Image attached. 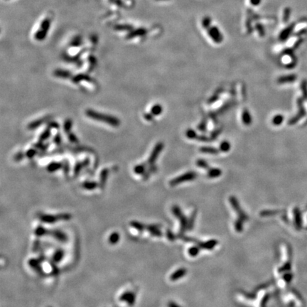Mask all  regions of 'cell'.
<instances>
[{"mask_svg":"<svg viewBox=\"0 0 307 307\" xmlns=\"http://www.w3.org/2000/svg\"><path fill=\"white\" fill-rule=\"evenodd\" d=\"M242 119H243V123L245 124L246 125H249L252 122L251 115H250V112L246 109L243 110V115H242Z\"/></svg>","mask_w":307,"mask_h":307,"instance_id":"8fae6325","label":"cell"},{"mask_svg":"<svg viewBox=\"0 0 307 307\" xmlns=\"http://www.w3.org/2000/svg\"><path fill=\"white\" fill-rule=\"evenodd\" d=\"M282 119H283V117L281 116V115H277V116L276 117H274V119H273V120H272V122L274 123V125H279L281 122H282Z\"/></svg>","mask_w":307,"mask_h":307,"instance_id":"cb8c5ba5","label":"cell"},{"mask_svg":"<svg viewBox=\"0 0 307 307\" xmlns=\"http://www.w3.org/2000/svg\"><path fill=\"white\" fill-rule=\"evenodd\" d=\"M162 111V108H161V105H155L154 107H153L152 110H151V112L153 113L154 115H159Z\"/></svg>","mask_w":307,"mask_h":307,"instance_id":"7402d4cb","label":"cell"},{"mask_svg":"<svg viewBox=\"0 0 307 307\" xmlns=\"http://www.w3.org/2000/svg\"><path fill=\"white\" fill-rule=\"evenodd\" d=\"M196 164L198 167L203 168V169H208V168H209V164H208L206 161L203 160V159H198V160L196 161Z\"/></svg>","mask_w":307,"mask_h":307,"instance_id":"44dd1931","label":"cell"},{"mask_svg":"<svg viewBox=\"0 0 307 307\" xmlns=\"http://www.w3.org/2000/svg\"><path fill=\"white\" fill-rule=\"evenodd\" d=\"M196 177V174L195 172L190 171L188 172V173H186L184 174H183L182 176H180L179 177L174 178L170 182V184L172 185V186H174V185L181 184V183L186 181H191L194 179V178Z\"/></svg>","mask_w":307,"mask_h":307,"instance_id":"7a4b0ae2","label":"cell"},{"mask_svg":"<svg viewBox=\"0 0 307 307\" xmlns=\"http://www.w3.org/2000/svg\"><path fill=\"white\" fill-rule=\"evenodd\" d=\"M48 307H52V306H48Z\"/></svg>","mask_w":307,"mask_h":307,"instance_id":"484cf974","label":"cell"},{"mask_svg":"<svg viewBox=\"0 0 307 307\" xmlns=\"http://www.w3.org/2000/svg\"><path fill=\"white\" fill-rule=\"evenodd\" d=\"M39 219L42 222L46 224H53L58 221L56 215H50V214L45 213H40L39 215Z\"/></svg>","mask_w":307,"mask_h":307,"instance_id":"5b68a950","label":"cell"},{"mask_svg":"<svg viewBox=\"0 0 307 307\" xmlns=\"http://www.w3.org/2000/svg\"><path fill=\"white\" fill-rule=\"evenodd\" d=\"M50 235L53 237L56 240L60 243H66L68 241V237L66 233L60 230H50Z\"/></svg>","mask_w":307,"mask_h":307,"instance_id":"277c9868","label":"cell"},{"mask_svg":"<svg viewBox=\"0 0 307 307\" xmlns=\"http://www.w3.org/2000/svg\"><path fill=\"white\" fill-rule=\"evenodd\" d=\"M186 136H187V137H188L190 139H196V137H197L196 133H195V132L192 129L187 130Z\"/></svg>","mask_w":307,"mask_h":307,"instance_id":"603a6c76","label":"cell"},{"mask_svg":"<svg viewBox=\"0 0 307 307\" xmlns=\"http://www.w3.org/2000/svg\"><path fill=\"white\" fill-rule=\"evenodd\" d=\"M220 150L224 151V152H226V151H228L230 149V144L228 142H222L221 144H220Z\"/></svg>","mask_w":307,"mask_h":307,"instance_id":"e0dca14e","label":"cell"},{"mask_svg":"<svg viewBox=\"0 0 307 307\" xmlns=\"http://www.w3.org/2000/svg\"><path fill=\"white\" fill-rule=\"evenodd\" d=\"M50 266H52V271H51L52 274H53V275H55V276H57V275L59 274V273H60L59 269L56 267L55 262H53V261H52V262H50Z\"/></svg>","mask_w":307,"mask_h":307,"instance_id":"ffe728a7","label":"cell"},{"mask_svg":"<svg viewBox=\"0 0 307 307\" xmlns=\"http://www.w3.org/2000/svg\"><path fill=\"white\" fill-rule=\"evenodd\" d=\"M129 294H130V291H124L123 293L120 296H119V300L120 301V302H127L128 297H129Z\"/></svg>","mask_w":307,"mask_h":307,"instance_id":"d6986e66","label":"cell"},{"mask_svg":"<svg viewBox=\"0 0 307 307\" xmlns=\"http://www.w3.org/2000/svg\"><path fill=\"white\" fill-rule=\"evenodd\" d=\"M41 250V241L39 239H36L33 242V252H37L38 251Z\"/></svg>","mask_w":307,"mask_h":307,"instance_id":"ac0fdd59","label":"cell"},{"mask_svg":"<svg viewBox=\"0 0 307 307\" xmlns=\"http://www.w3.org/2000/svg\"><path fill=\"white\" fill-rule=\"evenodd\" d=\"M294 78L292 76H287V77H282L279 79V83H286V82H289L293 81Z\"/></svg>","mask_w":307,"mask_h":307,"instance_id":"d4e9b609","label":"cell"},{"mask_svg":"<svg viewBox=\"0 0 307 307\" xmlns=\"http://www.w3.org/2000/svg\"><path fill=\"white\" fill-rule=\"evenodd\" d=\"M87 115L88 117H91V118L97 119V120L102 121L104 122L110 124L112 126H116L119 125V121L117 119H115V117L108 116V115H101L100 113L96 112L93 110H88Z\"/></svg>","mask_w":307,"mask_h":307,"instance_id":"6da1fadb","label":"cell"},{"mask_svg":"<svg viewBox=\"0 0 307 307\" xmlns=\"http://www.w3.org/2000/svg\"><path fill=\"white\" fill-rule=\"evenodd\" d=\"M135 301H136V294H135V292L130 291L129 297H128L127 302H127V304H128V306H132L134 304H135Z\"/></svg>","mask_w":307,"mask_h":307,"instance_id":"5bb4252c","label":"cell"},{"mask_svg":"<svg viewBox=\"0 0 307 307\" xmlns=\"http://www.w3.org/2000/svg\"><path fill=\"white\" fill-rule=\"evenodd\" d=\"M200 151H201V152H203V153H208V154H217L218 153V149H216L215 148H213V147H201V149H200Z\"/></svg>","mask_w":307,"mask_h":307,"instance_id":"7c38bea8","label":"cell"},{"mask_svg":"<svg viewBox=\"0 0 307 307\" xmlns=\"http://www.w3.org/2000/svg\"><path fill=\"white\" fill-rule=\"evenodd\" d=\"M29 265L30 266L31 268H32L35 272H36L39 275H44L45 272L42 268L41 265V261L39 259H35V258H31L28 261Z\"/></svg>","mask_w":307,"mask_h":307,"instance_id":"3957f363","label":"cell"},{"mask_svg":"<svg viewBox=\"0 0 307 307\" xmlns=\"http://www.w3.org/2000/svg\"><path fill=\"white\" fill-rule=\"evenodd\" d=\"M98 186L97 183L95 182H89V181H86L84 182L83 184V187L84 188L88 189V190H93Z\"/></svg>","mask_w":307,"mask_h":307,"instance_id":"2e32d148","label":"cell"},{"mask_svg":"<svg viewBox=\"0 0 307 307\" xmlns=\"http://www.w3.org/2000/svg\"><path fill=\"white\" fill-rule=\"evenodd\" d=\"M56 216H57L58 221H59V220H66V221H67V220H71L73 218V216L69 213H58L56 214Z\"/></svg>","mask_w":307,"mask_h":307,"instance_id":"4fadbf2b","label":"cell"},{"mask_svg":"<svg viewBox=\"0 0 307 307\" xmlns=\"http://www.w3.org/2000/svg\"><path fill=\"white\" fill-rule=\"evenodd\" d=\"M34 235L37 237H43L44 235H50V230H48L42 226H39L34 230Z\"/></svg>","mask_w":307,"mask_h":307,"instance_id":"ba28073f","label":"cell"},{"mask_svg":"<svg viewBox=\"0 0 307 307\" xmlns=\"http://www.w3.org/2000/svg\"><path fill=\"white\" fill-rule=\"evenodd\" d=\"M163 144L162 143H159V144H157V146L155 147L152 153H151L150 157L149 159V163H150L151 164H152L155 162V161L157 160V158L158 157L159 153L161 152V151L163 149Z\"/></svg>","mask_w":307,"mask_h":307,"instance_id":"8992f818","label":"cell"},{"mask_svg":"<svg viewBox=\"0 0 307 307\" xmlns=\"http://www.w3.org/2000/svg\"><path fill=\"white\" fill-rule=\"evenodd\" d=\"M221 174L222 171L219 169H211L209 171L208 175L209 177H218Z\"/></svg>","mask_w":307,"mask_h":307,"instance_id":"9a60e30c","label":"cell"},{"mask_svg":"<svg viewBox=\"0 0 307 307\" xmlns=\"http://www.w3.org/2000/svg\"><path fill=\"white\" fill-rule=\"evenodd\" d=\"M65 255V251L63 249H57L54 252V253L53 254V256H52V261L53 262H55L56 264L59 263V262L61 261L64 258Z\"/></svg>","mask_w":307,"mask_h":307,"instance_id":"52a82bcc","label":"cell"},{"mask_svg":"<svg viewBox=\"0 0 307 307\" xmlns=\"http://www.w3.org/2000/svg\"><path fill=\"white\" fill-rule=\"evenodd\" d=\"M119 239H120V235L117 232H113L109 236L108 241L111 245H116L117 243H118Z\"/></svg>","mask_w":307,"mask_h":307,"instance_id":"30bf717a","label":"cell"},{"mask_svg":"<svg viewBox=\"0 0 307 307\" xmlns=\"http://www.w3.org/2000/svg\"><path fill=\"white\" fill-rule=\"evenodd\" d=\"M129 225L130 226H132L133 228L136 229V230H138L139 232H143V231L146 229V226H145L144 224L141 223V222L138 221H136V220L130 221Z\"/></svg>","mask_w":307,"mask_h":307,"instance_id":"9c48e42d","label":"cell"}]
</instances>
